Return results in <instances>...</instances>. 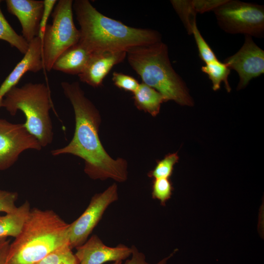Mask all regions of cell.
I'll list each match as a JSON object with an SVG mask.
<instances>
[{
	"mask_svg": "<svg viewBox=\"0 0 264 264\" xmlns=\"http://www.w3.org/2000/svg\"><path fill=\"white\" fill-rule=\"evenodd\" d=\"M3 98L0 96V108L1 107L2 102L3 100Z\"/></svg>",
	"mask_w": 264,
	"mask_h": 264,
	"instance_id": "32",
	"label": "cell"
},
{
	"mask_svg": "<svg viewBox=\"0 0 264 264\" xmlns=\"http://www.w3.org/2000/svg\"><path fill=\"white\" fill-rule=\"evenodd\" d=\"M171 3L182 21L189 34L191 33L193 25L196 23V12L191 0H172Z\"/></svg>",
	"mask_w": 264,
	"mask_h": 264,
	"instance_id": "20",
	"label": "cell"
},
{
	"mask_svg": "<svg viewBox=\"0 0 264 264\" xmlns=\"http://www.w3.org/2000/svg\"><path fill=\"white\" fill-rule=\"evenodd\" d=\"M131 248L132 257L131 259L126 260L124 264H151L146 262L145 255L140 252L134 245H132ZM175 251L155 264H167L168 260L173 256Z\"/></svg>",
	"mask_w": 264,
	"mask_h": 264,
	"instance_id": "29",
	"label": "cell"
},
{
	"mask_svg": "<svg viewBox=\"0 0 264 264\" xmlns=\"http://www.w3.org/2000/svg\"><path fill=\"white\" fill-rule=\"evenodd\" d=\"M74 254L79 264H103L110 261H123L132 253L131 247L119 244L115 247L105 245L96 235L75 248Z\"/></svg>",
	"mask_w": 264,
	"mask_h": 264,
	"instance_id": "11",
	"label": "cell"
},
{
	"mask_svg": "<svg viewBox=\"0 0 264 264\" xmlns=\"http://www.w3.org/2000/svg\"><path fill=\"white\" fill-rule=\"evenodd\" d=\"M128 62L142 83L160 93L166 102L192 106L193 100L187 87L171 63L168 46L160 41L132 47L126 51Z\"/></svg>",
	"mask_w": 264,
	"mask_h": 264,
	"instance_id": "4",
	"label": "cell"
},
{
	"mask_svg": "<svg viewBox=\"0 0 264 264\" xmlns=\"http://www.w3.org/2000/svg\"><path fill=\"white\" fill-rule=\"evenodd\" d=\"M28 48L22 59L0 86V96L3 97L12 88L16 87L23 75L28 71L36 73L44 68L43 43L39 36L28 43Z\"/></svg>",
	"mask_w": 264,
	"mask_h": 264,
	"instance_id": "14",
	"label": "cell"
},
{
	"mask_svg": "<svg viewBox=\"0 0 264 264\" xmlns=\"http://www.w3.org/2000/svg\"><path fill=\"white\" fill-rule=\"evenodd\" d=\"M3 97L1 107L12 116L21 110L26 118V128L38 139L42 147L52 143L53 132L49 111L52 102L46 85L28 83L21 87H15Z\"/></svg>",
	"mask_w": 264,
	"mask_h": 264,
	"instance_id": "5",
	"label": "cell"
},
{
	"mask_svg": "<svg viewBox=\"0 0 264 264\" xmlns=\"http://www.w3.org/2000/svg\"><path fill=\"white\" fill-rule=\"evenodd\" d=\"M112 80L116 87L132 93L137 90L140 84L134 77L118 72L113 73Z\"/></svg>",
	"mask_w": 264,
	"mask_h": 264,
	"instance_id": "25",
	"label": "cell"
},
{
	"mask_svg": "<svg viewBox=\"0 0 264 264\" xmlns=\"http://www.w3.org/2000/svg\"><path fill=\"white\" fill-rule=\"evenodd\" d=\"M28 201L13 211L0 216V239L12 237L16 238L20 233L30 212Z\"/></svg>",
	"mask_w": 264,
	"mask_h": 264,
	"instance_id": "16",
	"label": "cell"
},
{
	"mask_svg": "<svg viewBox=\"0 0 264 264\" xmlns=\"http://www.w3.org/2000/svg\"><path fill=\"white\" fill-rule=\"evenodd\" d=\"M61 86L73 107L75 127L69 143L51 151L52 155L71 154L83 159L84 172L92 179L125 181L128 178L127 162L122 158H112L103 146L98 134L101 118L97 109L85 96L78 82H63Z\"/></svg>",
	"mask_w": 264,
	"mask_h": 264,
	"instance_id": "1",
	"label": "cell"
},
{
	"mask_svg": "<svg viewBox=\"0 0 264 264\" xmlns=\"http://www.w3.org/2000/svg\"><path fill=\"white\" fill-rule=\"evenodd\" d=\"M42 148L39 141L28 131L24 124L0 119V171L13 165L24 151H40Z\"/></svg>",
	"mask_w": 264,
	"mask_h": 264,
	"instance_id": "9",
	"label": "cell"
},
{
	"mask_svg": "<svg viewBox=\"0 0 264 264\" xmlns=\"http://www.w3.org/2000/svg\"><path fill=\"white\" fill-rule=\"evenodd\" d=\"M230 69L235 70L239 77L237 89L244 88L252 79L264 73V51L253 41L252 37L245 35L241 48L223 62Z\"/></svg>",
	"mask_w": 264,
	"mask_h": 264,
	"instance_id": "10",
	"label": "cell"
},
{
	"mask_svg": "<svg viewBox=\"0 0 264 264\" xmlns=\"http://www.w3.org/2000/svg\"><path fill=\"white\" fill-rule=\"evenodd\" d=\"M201 69L203 72L208 76L214 90L219 89L221 83L223 82L227 92L231 91V88L228 81L231 69L225 64L217 60L205 64Z\"/></svg>",
	"mask_w": 264,
	"mask_h": 264,
	"instance_id": "18",
	"label": "cell"
},
{
	"mask_svg": "<svg viewBox=\"0 0 264 264\" xmlns=\"http://www.w3.org/2000/svg\"><path fill=\"white\" fill-rule=\"evenodd\" d=\"M69 225L53 210L31 209L20 233L10 243L6 264H37L69 244Z\"/></svg>",
	"mask_w": 264,
	"mask_h": 264,
	"instance_id": "3",
	"label": "cell"
},
{
	"mask_svg": "<svg viewBox=\"0 0 264 264\" xmlns=\"http://www.w3.org/2000/svg\"><path fill=\"white\" fill-rule=\"evenodd\" d=\"M5 2L8 12L15 16L21 23L22 36L30 43L39 34L44 1L6 0Z\"/></svg>",
	"mask_w": 264,
	"mask_h": 264,
	"instance_id": "13",
	"label": "cell"
},
{
	"mask_svg": "<svg viewBox=\"0 0 264 264\" xmlns=\"http://www.w3.org/2000/svg\"><path fill=\"white\" fill-rule=\"evenodd\" d=\"M118 198V188L115 183L92 197L84 212L69 224L68 240L71 249L81 245L87 241L106 210Z\"/></svg>",
	"mask_w": 264,
	"mask_h": 264,
	"instance_id": "8",
	"label": "cell"
},
{
	"mask_svg": "<svg viewBox=\"0 0 264 264\" xmlns=\"http://www.w3.org/2000/svg\"><path fill=\"white\" fill-rule=\"evenodd\" d=\"M37 264H79L68 243L56 249Z\"/></svg>",
	"mask_w": 264,
	"mask_h": 264,
	"instance_id": "21",
	"label": "cell"
},
{
	"mask_svg": "<svg viewBox=\"0 0 264 264\" xmlns=\"http://www.w3.org/2000/svg\"><path fill=\"white\" fill-rule=\"evenodd\" d=\"M10 243V240L7 238L0 239V264H6Z\"/></svg>",
	"mask_w": 264,
	"mask_h": 264,
	"instance_id": "30",
	"label": "cell"
},
{
	"mask_svg": "<svg viewBox=\"0 0 264 264\" xmlns=\"http://www.w3.org/2000/svg\"><path fill=\"white\" fill-rule=\"evenodd\" d=\"M73 9L80 27L79 42L90 53L126 52L133 47L161 41L158 31L131 27L108 17L99 12L88 0H75Z\"/></svg>",
	"mask_w": 264,
	"mask_h": 264,
	"instance_id": "2",
	"label": "cell"
},
{
	"mask_svg": "<svg viewBox=\"0 0 264 264\" xmlns=\"http://www.w3.org/2000/svg\"><path fill=\"white\" fill-rule=\"evenodd\" d=\"M213 11L219 26L225 32L264 37L263 5L240 0H226Z\"/></svg>",
	"mask_w": 264,
	"mask_h": 264,
	"instance_id": "7",
	"label": "cell"
},
{
	"mask_svg": "<svg viewBox=\"0 0 264 264\" xmlns=\"http://www.w3.org/2000/svg\"><path fill=\"white\" fill-rule=\"evenodd\" d=\"M133 94L136 108L153 116H156L159 113L161 104L166 102L160 93L143 83L139 84Z\"/></svg>",
	"mask_w": 264,
	"mask_h": 264,
	"instance_id": "17",
	"label": "cell"
},
{
	"mask_svg": "<svg viewBox=\"0 0 264 264\" xmlns=\"http://www.w3.org/2000/svg\"><path fill=\"white\" fill-rule=\"evenodd\" d=\"M178 160L177 153L167 154L163 159L157 161L154 168L148 173V176L153 179L169 178L173 174L174 165Z\"/></svg>",
	"mask_w": 264,
	"mask_h": 264,
	"instance_id": "22",
	"label": "cell"
},
{
	"mask_svg": "<svg viewBox=\"0 0 264 264\" xmlns=\"http://www.w3.org/2000/svg\"><path fill=\"white\" fill-rule=\"evenodd\" d=\"M18 198L17 192L0 190V212L8 213L14 211Z\"/></svg>",
	"mask_w": 264,
	"mask_h": 264,
	"instance_id": "26",
	"label": "cell"
},
{
	"mask_svg": "<svg viewBox=\"0 0 264 264\" xmlns=\"http://www.w3.org/2000/svg\"><path fill=\"white\" fill-rule=\"evenodd\" d=\"M90 53L78 42L59 55L54 62L52 69L78 75L84 70Z\"/></svg>",
	"mask_w": 264,
	"mask_h": 264,
	"instance_id": "15",
	"label": "cell"
},
{
	"mask_svg": "<svg viewBox=\"0 0 264 264\" xmlns=\"http://www.w3.org/2000/svg\"><path fill=\"white\" fill-rule=\"evenodd\" d=\"M111 264H122V261H115Z\"/></svg>",
	"mask_w": 264,
	"mask_h": 264,
	"instance_id": "31",
	"label": "cell"
},
{
	"mask_svg": "<svg viewBox=\"0 0 264 264\" xmlns=\"http://www.w3.org/2000/svg\"><path fill=\"white\" fill-rule=\"evenodd\" d=\"M173 187L169 178L153 179L152 185V198L158 200L162 206L172 195Z\"/></svg>",
	"mask_w": 264,
	"mask_h": 264,
	"instance_id": "23",
	"label": "cell"
},
{
	"mask_svg": "<svg viewBox=\"0 0 264 264\" xmlns=\"http://www.w3.org/2000/svg\"><path fill=\"white\" fill-rule=\"evenodd\" d=\"M44 9L40 23L38 36L43 40L44 33L47 25V22L53 8L57 2L56 0H44Z\"/></svg>",
	"mask_w": 264,
	"mask_h": 264,
	"instance_id": "28",
	"label": "cell"
},
{
	"mask_svg": "<svg viewBox=\"0 0 264 264\" xmlns=\"http://www.w3.org/2000/svg\"><path fill=\"white\" fill-rule=\"evenodd\" d=\"M126 58V51L92 52L84 70L78 76L80 81L94 88L99 87L112 68Z\"/></svg>",
	"mask_w": 264,
	"mask_h": 264,
	"instance_id": "12",
	"label": "cell"
},
{
	"mask_svg": "<svg viewBox=\"0 0 264 264\" xmlns=\"http://www.w3.org/2000/svg\"><path fill=\"white\" fill-rule=\"evenodd\" d=\"M72 0H60L52 13V22L47 24L42 40L44 68L52 70L57 58L78 43L80 32L74 24Z\"/></svg>",
	"mask_w": 264,
	"mask_h": 264,
	"instance_id": "6",
	"label": "cell"
},
{
	"mask_svg": "<svg viewBox=\"0 0 264 264\" xmlns=\"http://www.w3.org/2000/svg\"><path fill=\"white\" fill-rule=\"evenodd\" d=\"M0 0V40L8 43L24 54L28 49L29 44L13 29L4 17L1 8Z\"/></svg>",
	"mask_w": 264,
	"mask_h": 264,
	"instance_id": "19",
	"label": "cell"
},
{
	"mask_svg": "<svg viewBox=\"0 0 264 264\" xmlns=\"http://www.w3.org/2000/svg\"><path fill=\"white\" fill-rule=\"evenodd\" d=\"M226 0H191L193 7L196 12L203 13L213 11Z\"/></svg>",
	"mask_w": 264,
	"mask_h": 264,
	"instance_id": "27",
	"label": "cell"
},
{
	"mask_svg": "<svg viewBox=\"0 0 264 264\" xmlns=\"http://www.w3.org/2000/svg\"><path fill=\"white\" fill-rule=\"evenodd\" d=\"M192 34L197 44L200 59L205 64L218 60L215 54L200 34L196 23L192 28Z\"/></svg>",
	"mask_w": 264,
	"mask_h": 264,
	"instance_id": "24",
	"label": "cell"
}]
</instances>
